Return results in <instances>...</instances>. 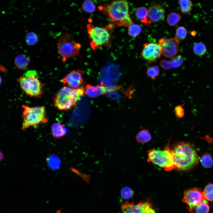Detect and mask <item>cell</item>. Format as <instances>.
<instances>
[{
	"mask_svg": "<svg viewBox=\"0 0 213 213\" xmlns=\"http://www.w3.org/2000/svg\"><path fill=\"white\" fill-rule=\"evenodd\" d=\"M171 149L175 168L178 170H189L198 163L196 151L190 143L184 142H176Z\"/></svg>",
	"mask_w": 213,
	"mask_h": 213,
	"instance_id": "6da1fadb",
	"label": "cell"
},
{
	"mask_svg": "<svg viewBox=\"0 0 213 213\" xmlns=\"http://www.w3.org/2000/svg\"><path fill=\"white\" fill-rule=\"evenodd\" d=\"M113 24L127 27L133 23L127 0H116L100 7Z\"/></svg>",
	"mask_w": 213,
	"mask_h": 213,
	"instance_id": "7a4b0ae2",
	"label": "cell"
},
{
	"mask_svg": "<svg viewBox=\"0 0 213 213\" xmlns=\"http://www.w3.org/2000/svg\"><path fill=\"white\" fill-rule=\"evenodd\" d=\"M84 92L83 87L75 89L64 86L53 98L54 104L59 110H70L76 105Z\"/></svg>",
	"mask_w": 213,
	"mask_h": 213,
	"instance_id": "3957f363",
	"label": "cell"
},
{
	"mask_svg": "<svg viewBox=\"0 0 213 213\" xmlns=\"http://www.w3.org/2000/svg\"><path fill=\"white\" fill-rule=\"evenodd\" d=\"M114 26L112 24L102 27L90 24L87 25V31L92 49L97 50L103 46L109 47L111 45L112 30Z\"/></svg>",
	"mask_w": 213,
	"mask_h": 213,
	"instance_id": "277c9868",
	"label": "cell"
},
{
	"mask_svg": "<svg viewBox=\"0 0 213 213\" xmlns=\"http://www.w3.org/2000/svg\"><path fill=\"white\" fill-rule=\"evenodd\" d=\"M170 141L165 148L160 150L153 148L147 152V162H151L167 171H170L175 168Z\"/></svg>",
	"mask_w": 213,
	"mask_h": 213,
	"instance_id": "5b68a950",
	"label": "cell"
},
{
	"mask_svg": "<svg viewBox=\"0 0 213 213\" xmlns=\"http://www.w3.org/2000/svg\"><path fill=\"white\" fill-rule=\"evenodd\" d=\"M36 71L28 70L17 79L20 87L28 96L37 97L43 93V85L37 77Z\"/></svg>",
	"mask_w": 213,
	"mask_h": 213,
	"instance_id": "8992f818",
	"label": "cell"
},
{
	"mask_svg": "<svg viewBox=\"0 0 213 213\" xmlns=\"http://www.w3.org/2000/svg\"><path fill=\"white\" fill-rule=\"evenodd\" d=\"M22 107L23 109L22 130H25L31 126H38L41 123L47 122L44 106L30 107L23 105Z\"/></svg>",
	"mask_w": 213,
	"mask_h": 213,
	"instance_id": "52a82bcc",
	"label": "cell"
},
{
	"mask_svg": "<svg viewBox=\"0 0 213 213\" xmlns=\"http://www.w3.org/2000/svg\"><path fill=\"white\" fill-rule=\"evenodd\" d=\"M57 45L63 62H65L68 59L79 56L81 45L74 41L67 32L63 33L58 40Z\"/></svg>",
	"mask_w": 213,
	"mask_h": 213,
	"instance_id": "ba28073f",
	"label": "cell"
},
{
	"mask_svg": "<svg viewBox=\"0 0 213 213\" xmlns=\"http://www.w3.org/2000/svg\"><path fill=\"white\" fill-rule=\"evenodd\" d=\"M205 199L202 192L194 188L185 191L182 201L187 204V209L192 213L196 207Z\"/></svg>",
	"mask_w": 213,
	"mask_h": 213,
	"instance_id": "9c48e42d",
	"label": "cell"
},
{
	"mask_svg": "<svg viewBox=\"0 0 213 213\" xmlns=\"http://www.w3.org/2000/svg\"><path fill=\"white\" fill-rule=\"evenodd\" d=\"M180 41L175 38L165 39L161 38L158 41L162 54L167 58H173L178 53Z\"/></svg>",
	"mask_w": 213,
	"mask_h": 213,
	"instance_id": "30bf717a",
	"label": "cell"
},
{
	"mask_svg": "<svg viewBox=\"0 0 213 213\" xmlns=\"http://www.w3.org/2000/svg\"><path fill=\"white\" fill-rule=\"evenodd\" d=\"M162 54L160 45L158 43H144L141 53L142 58L149 62H155Z\"/></svg>",
	"mask_w": 213,
	"mask_h": 213,
	"instance_id": "8fae6325",
	"label": "cell"
},
{
	"mask_svg": "<svg viewBox=\"0 0 213 213\" xmlns=\"http://www.w3.org/2000/svg\"><path fill=\"white\" fill-rule=\"evenodd\" d=\"M84 74L83 71L80 70H71L62 80V82L69 87L76 88H80L83 82Z\"/></svg>",
	"mask_w": 213,
	"mask_h": 213,
	"instance_id": "7c38bea8",
	"label": "cell"
},
{
	"mask_svg": "<svg viewBox=\"0 0 213 213\" xmlns=\"http://www.w3.org/2000/svg\"><path fill=\"white\" fill-rule=\"evenodd\" d=\"M149 17L151 23L159 21L164 19L165 11L161 5L156 4L150 6L148 9Z\"/></svg>",
	"mask_w": 213,
	"mask_h": 213,
	"instance_id": "4fadbf2b",
	"label": "cell"
},
{
	"mask_svg": "<svg viewBox=\"0 0 213 213\" xmlns=\"http://www.w3.org/2000/svg\"><path fill=\"white\" fill-rule=\"evenodd\" d=\"M106 89L101 85H92L87 84L85 87V93L89 97L95 98L106 94L107 92Z\"/></svg>",
	"mask_w": 213,
	"mask_h": 213,
	"instance_id": "5bb4252c",
	"label": "cell"
},
{
	"mask_svg": "<svg viewBox=\"0 0 213 213\" xmlns=\"http://www.w3.org/2000/svg\"><path fill=\"white\" fill-rule=\"evenodd\" d=\"M183 58L180 55L176 56L170 61L165 59L161 60L160 64L161 67L165 70L178 67L180 66L183 62Z\"/></svg>",
	"mask_w": 213,
	"mask_h": 213,
	"instance_id": "9a60e30c",
	"label": "cell"
},
{
	"mask_svg": "<svg viewBox=\"0 0 213 213\" xmlns=\"http://www.w3.org/2000/svg\"><path fill=\"white\" fill-rule=\"evenodd\" d=\"M120 208L122 213H143L142 201L136 205L126 201L121 205Z\"/></svg>",
	"mask_w": 213,
	"mask_h": 213,
	"instance_id": "2e32d148",
	"label": "cell"
},
{
	"mask_svg": "<svg viewBox=\"0 0 213 213\" xmlns=\"http://www.w3.org/2000/svg\"><path fill=\"white\" fill-rule=\"evenodd\" d=\"M135 14L136 18L146 26H149L151 23L149 17L148 10L146 7H141L138 8Z\"/></svg>",
	"mask_w": 213,
	"mask_h": 213,
	"instance_id": "e0dca14e",
	"label": "cell"
},
{
	"mask_svg": "<svg viewBox=\"0 0 213 213\" xmlns=\"http://www.w3.org/2000/svg\"><path fill=\"white\" fill-rule=\"evenodd\" d=\"M51 129L52 136L56 138H62L68 133L67 129L61 124L58 122L53 123Z\"/></svg>",
	"mask_w": 213,
	"mask_h": 213,
	"instance_id": "ac0fdd59",
	"label": "cell"
},
{
	"mask_svg": "<svg viewBox=\"0 0 213 213\" xmlns=\"http://www.w3.org/2000/svg\"><path fill=\"white\" fill-rule=\"evenodd\" d=\"M29 62L28 57L25 55L20 54L17 55L14 59V63L16 67L19 69L24 70L27 67Z\"/></svg>",
	"mask_w": 213,
	"mask_h": 213,
	"instance_id": "d6986e66",
	"label": "cell"
},
{
	"mask_svg": "<svg viewBox=\"0 0 213 213\" xmlns=\"http://www.w3.org/2000/svg\"><path fill=\"white\" fill-rule=\"evenodd\" d=\"M135 138L138 142L144 143L150 141L152 137L148 130L143 129L141 130L137 134Z\"/></svg>",
	"mask_w": 213,
	"mask_h": 213,
	"instance_id": "ffe728a7",
	"label": "cell"
},
{
	"mask_svg": "<svg viewBox=\"0 0 213 213\" xmlns=\"http://www.w3.org/2000/svg\"><path fill=\"white\" fill-rule=\"evenodd\" d=\"M47 162L49 167L52 170L58 169L61 166V162L59 157L54 154L49 155L47 158Z\"/></svg>",
	"mask_w": 213,
	"mask_h": 213,
	"instance_id": "44dd1931",
	"label": "cell"
},
{
	"mask_svg": "<svg viewBox=\"0 0 213 213\" xmlns=\"http://www.w3.org/2000/svg\"><path fill=\"white\" fill-rule=\"evenodd\" d=\"M178 4L182 12L184 14L189 13L193 6L191 0H179Z\"/></svg>",
	"mask_w": 213,
	"mask_h": 213,
	"instance_id": "7402d4cb",
	"label": "cell"
},
{
	"mask_svg": "<svg viewBox=\"0 0 213 213\" xmlns=\"http://www.w3.org/2000/svg\"><path fill=\"white\" fill-rule=\"evenodd\" d=\"M181 19V16L179 14L172 12L170 13L168 15L167 22L169 25L174 26L178 24Z\"/></svg>",
	"mask_w": 213,
	"mask_h": 213,
	"instance_id": "603a6c76",
	"label": "cell"
},
{
	"mask_svg": "<svg viewBox=\"0 0 213 213\" xmlns=\"http://www.w3.org/2000/svg\"><path fill=\"white\" fill-rule=\"evenodd\" d=\"M200 162L202 165L205 168H209L213 165V160L212 156L208 153L204 154L201 156Z\"/></svg>",
	"mask_w": 213,
	"mask_h": 213,
	"instance_id": "cb8c5ba5",
	"label": "cell"
},
{
	"mask_svg": "<svg viewBox=\"0 0 213 213\" xmlns=\"http://www.w3.org/2000/svg\"><path fill=\"white\" fill-rule=\"evenodd\" d=\"M146 74L147 77L151 80H155L159 75V67L157 66L149 67L147 70Z\"/></svg>",
	"mask_w": 213,
	"mask_h": 213,
	"instance_id": "d4e9b609",
	"label": "cell"
},
{
	"mask_svg": "<svg viewBox=\"0 0 213 213\" xmlns=\"http://www.w3.org/2000/svg\"><path fill=\"white\" fill-rule=\"evenodd\" d=\"M193 50L195 54L199 56L204 55L206 52L207 49L205 45L202 43L198 42L194 45Z\"/></svg>",
	"mask_w": 213,
	"mask_h": 213,
	"instance_id": "484cf974",
	"label": "cell"
},
{
	"mask_svg": "<svg viewBox=\"0 0 213 213\" xmlns=\"http://www.w3.org/2000/svg\"><path fill=\"white\" fill-rule=\"evenodd\" d=\"M142 31V28L138 25L132 23L129 26L128 33L132 37H135L138 36Z\"/></svg>",
	"mask_w": 213,
	"mask_h": 213,
	"instance_id": "4316f807",
	"label": "cell"
},
{
	"mask_svg": "<svg viewBox=\"0 0 213 213\" xmlns=\"http://www.w3.org/2000/svg\"><path fill=\"white\" fill-rule=\"evenodd\" d=\"M203 194L205 199L210 201H213V184L209 183L204 188Z\"/></svg>",
	"mask_w": 213,
	"mask_h": 213,
	"instance_id": "83f0119b",
	"label": "cell"
},
{
	"mask_svg": "<svg viewBox=\"0 0 213 213\" xmlns=\"http://www.w3.org/2000/svg\"><path fill=\"white\" fill-rule=\"evenodd\" d=\"M37 35L33 32H30L26 35L25 41L27 45L32 46L35 45L38 41Z\"/></svg>",
	"mask_w": 213,
	"mask_h": 213,
	"instance_id": "f1b7e54d",
	"label": "cell"
},
{
	"mask_svg": "<svg viewBox=\"0 0 213 213\" xmlns=\"http://www.w3.org/2000/svg\"><path fill=\"white\" fill-rule=\"evenodd\" d=\"M83 10L86 12L91 13L94 12L96 7L94 2L91 0H85L82 5Z\"/></svg>",
	"mask_w": 213,
	"mask_h": 213,
	"instance_id": "f546056e",
	"label": "cell"
},
{
	"mask_svg": "<svg viewBox=\"0 0 213 213\" xmlns=\"http://www.w3.org/2000/svg\"><path fill=\"white\" fill-rule=\"evenodd\" d=\"M187 34V30L185 27H179L176 30L175 38L180 41H183L186 38Z\"/></svg>",
	"mask_w": 213,
	"mask_h": 213,
	"instance_id": "4dcf8cb0",
	"label": "cell"
},
{
	"mask_svg": "<svg viewBox=\"0 0 213 213\" xmlns=\"http://www.w3.org/2000/svg\"><path fill=\"white\" fill-rule=\"evenodd\" d=\"M209 208V205L204 201L198 205L195 209L196 213H208Z\"/></svg>",
	"mask_w": 213,
	"mask_h": 213,
	"instance_id": "1f68e13d",
	"label": "cell"
},
{
	"mask_svg": "<svg viewBox=\"0 0 213 213\" xmlns=\"http://www.w3.org/2000/svg\"><path fill=\"white\" fill-rule=\"evenodd\" d=\"M134 195V192L129 187L125 186L123 188L121 191V197L124 199L131 198Z\"/></svg>",
	"mask_w": 213,
	"mask_h": 213,
	"instance_id": "d6a6232c",
	"label": "cell"
},
{
	"mask_svg": "<svg viewBox=\"0 0 213 213\" xmlns=\"http://www.w3.org/2000/svg\"><path fill=\"white\" fill-rule=\"evenodd\" d=\"M149 201H142V209L143 213H156L151 204Z\"/></svg>",
	"mask_w": 213,
	"mask_h": 213,
	"instance_id": "836d02e7",
	"label": "cell"
},
{
	"mask_svg": "<svg viewBox=\"0 0 213 213\" xmlns=\"http://www.w3.org/2000/svg\"><path fill=\"white\" fill-rule=\"evenodd\" d=\"M175 115L177 118L183 117L185 114V111L182 105H178L176 106L174 110Z\"/></svg>",
	"mask_w": 213,
	"mask_h": 213,
	"instance_id": "e575fe53",
	"label": "cell"
},
{
	"mask_svg": "<svg viewBox=\"0 0 213 213\" xmlns=\"http://www.w3.org/2000/svg\"><path fill=\"white\" fill-rule=\"evenodd\" d=\"M106 94L109 98L113 100H118L120 98V94L117 92V91L109 92Z\"/></svg>",
	"mask_w": 213,
	"mask_h": 213,
	"instance_id": "d590c367",
	"label": "cell"
},
{
	"mask_svg": "<svg viewBox=\"0 0 213 213\" xmlns=\"http://www.w3.org/2000/svg\"><path fill=\"white\" fill-rule=\"evenodd\" d=\"M4 155L3 153L2 152V151H0V161H1L2 160H3L4 159Z\"/></svg>",
	"mask_w": 213,
	"mask_h": 213,
	"instance_id": "8d00e7d4",
	"label": "cell"
},
{
	"mask_svg": "<svg viewBox=\"0 0 213 213\" xmlns=\"http://www.w3.org/2000/svg\"><path fill=\"white\" fill-rule=\"evenodd\" d=\"M61 209H60L56 211V213H60Z\"/></svg>",
	"mask_w": 213,
	"mask_h": 213,
	"instance_id": "74e56055",
	"label": "cell"
},
{
	"mask_svg": "<svg viewBox=\"0 0 213 213\" xmlns=\"http://www.w3.org/2000/svg\"><path fill=\"white\" fill-rule=\"evenodd\" d=\"M103 0V1H106V0Z\"/></svg>",
	"mask_w": 213,
	"mask_h": 213,
	"instance_id": "f35d334b",
	"label": "cell"
}]
</instances>
